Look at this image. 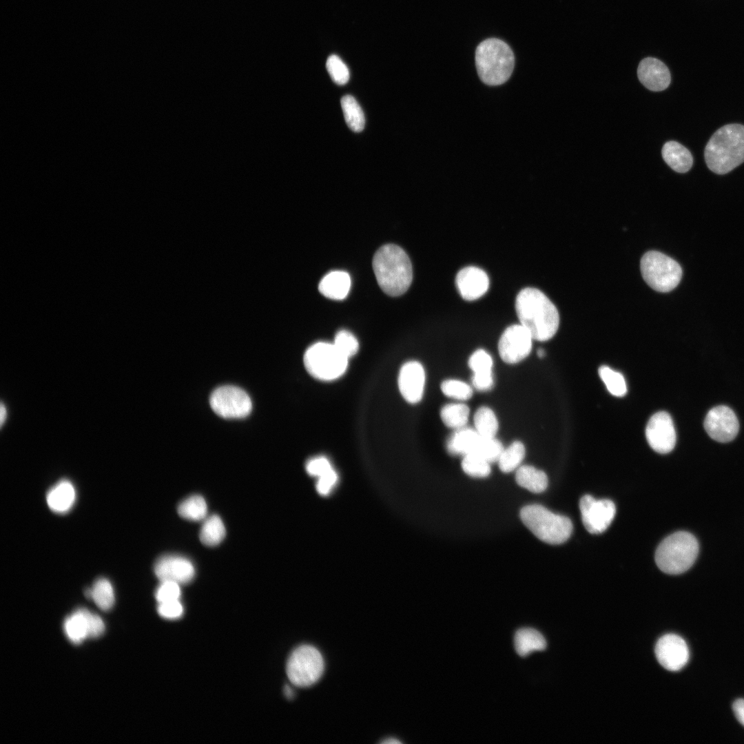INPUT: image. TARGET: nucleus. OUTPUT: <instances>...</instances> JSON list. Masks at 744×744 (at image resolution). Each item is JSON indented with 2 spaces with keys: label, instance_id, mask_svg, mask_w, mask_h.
<instances>
[{
  "label": "nucleus",
  "instance_id": "obj_1",
  "mask_svg": "<svg viewBox=\"0 0 744 744\" xmlns=\"http://www.w3.org/2000/svg\"><path fill=\"white\" fill-rule=\"evenodd\" d=\"M515 309L520 324L537 341L551 339L557 333L559 316L555 304L540 290L526 287L518 293Z\"/></svg>",
  "mask_w": 744,
  "mask_h": 744
},
{
  "label": "nucleus",
  "instance_id": "obj_2",
  "mask_svg": "<svg viewBox=\"0 0 744 744\" xmlns=\"http://www.w3.org/2000/svg\"><path fill=\"white\" fill-rule=\"evenodd\" d=\"M373 269L382 290L389 296L405 293L413 280L411 262L399 246L388 244L381 247L373 259Z\"/></svg>",
  "mask_w": 744,
  "mask_h": 744
},
{
  "label": "nucleus",
  "instance_id": "obj_3",
  "mask_svg": "<svg viewBox=\"0 0 744 744\" xmlns=\"http://www.w3.org/2000/svg\"><path fill=\"white\" fill-rule=\"evenodd\" d=\"M708 168L725 174L744 162V125H725L717 130L707 142L704 152Z\"/></svg>",
  "mask_w": 744,
  "mask_h": 744
},
{
  "label": "nucleus",
  "instance_id": "obj_4",
  "mask_svg": "<svg viewBox=\"0 0 744 744\" xmlns=\"http://www.w3.org/2000/svg\"><path fill=\"white\" fill-rule=\"evenodd\" d=\"M475 65L481 81L488 85L503 84L511 76L515 56L504 41L490 38L481 42L475 51Z\"/></svg>",
  "mask_w": 744,
  "mask_h": 744
},
{
  "label": "nucleus",
  "instance_id": "obj_5",
  "mask_svg": "<svg viewBox=\"0 0 744 744\" xmlns=\"http://www.w3.org/2000/svg\"><path fill=\"white\" fill-rule=\"evenodd\" d=\"M696 537L686 531H678L665 537L658 546L656 564L665 573L679 575L687 571L699 554Z\"/></svg>",
  "mask_w": 744,
  "mask_h": 744
},
{
  "label": "nucleus",
  "instance_id": "obj_6",
  "mask_svg": "<svg viewBox=\"0 0 744 744\" xmlns=\"http://www.w3.org/2000/svg\"><path fill=\"white\" fill-rule=\"evenodd\" d=\"M519 516L534 535L549 544L565 542L572 532V524L568 517L553 513L539 504L525 506Z\"/></svg>",
  "mask_w": 744,
  "mask_h": 744
},
{
  "label": "nucleus",
  "instance_id": "obj_7",
  "mask_svg": "<svg viewBox=\"0 0 744 744\" xmlns=\"http://www.w3.org/2000/svg\"><path fill=\"white\" fill-rule=\"evenodd\" d=\"M640 269L648 285L663 293L673 290L679 284L683 274L681 267L676 260L657 251L644 254Z\"/></svg>",
  "mask_w": 744,
  "mask_h": 744
},
{
  "label": "nucleus",
  "instance_id": "obj_8",
  "mask_svg": "<svg viewBox=\"0 0 744 744\" xmlns=\"http://www.w3.org/2000/svg\"><path fill=\"white\" fill-rule=\"evenodd\" d=\"M348 358L343 355L333 343L319 342L306 351L304 366L314 378L331 381L342 376L347 370Z\"/></svg>",
  "mask_w": 744,
  "mask_h": 744
},
{
  "label": "nucleus",
  "instance_id": "obj_9",
  "mask_svg": "<svg viewBox=\"0 0 744 744\" xmlns=\"http://www.w3.org/2000/svg\"><path fill=\"white\" fill-rule=\"evenodd\" d=\"M324 664L320 652L313 646L302 645L290 654L287 663L289 681L298 687H308L318 681Z\"/></svg>",
  "mask_w": 744,
  "mask_h": 744
},
{
  "label": "nucleus",
  "instance_id": "obj_10",
  "mask_svg": "<svg viewBox=\"0 0 744 744\" xmlns=\"http://www.w3.org/2000/svg\"><path fill=\"white\" fill-rule=\"evenodd\" d=\"M209 403L212 410L225 419L245 417L252 409L248 394L242 389L231 385L216 388L210 395Z\"/></svg>",
  "mask_w": 744,
  "mask_h": 744
},
{
  "label": "nucleus",
  "instance_id": "obj_11",
  "mask_svg": "<svg viewBox=\"0 0 744 744\" xmlns=\"http://www.w3.org/2000/svg\"><path fill=\"white\" fill-rule=\"evenodd\" d=\"M581 519L586 529L592 534L604 532L611 524L616 514V507L610 499H597L589 495L579 502Z\"/></svg>",
  "mask_w": 744,
  "mask_h": 744
},
{
  "label": "nucleus",
  "instance_id": "obj_12",
  "mask_svg": "<svg viewBox=\"0 0 744 744\" xmlns=\"http://www.w3.org/2000/svg\"><path fill=\"white\" fill-rule=\"evenodd\" d=\"M533 338L528 330L520 324L507 327L498 342L499 354L508 364H515L525 359L530 353Z\"/></svg>",
  "mask_w": 744,
  "mask_h": 744
},
{
  "label": "nucleus",
  "instance_id": "obj_13",
  "mask_svg": "<svg viewBox=\"0 0 744 744\" xmlns=\"http://www.w3.org/2000/svg\"><path fill=\"white\" fill-rule=\"evenodd\" d=\"M645 437L654 451L662 454L672 451L676 444V435L670 414L665 411L654 413L647 424Z\"/></svg>",
  "mask_w": 744,
  "mask_h": 744
},
{
  "label": "nucleus",
  "instance_id": "obj_14",
  "mask_svg": "<svg viewBox=\"0 0 744 744\" xmlns=\"http://www.w3.org/2000/svg\"><path fill=\"white\" fill-rule=\"evenodd\" d=\"M704 428L712 439L725 443L736 437L739 424L734 412L727 406L721 405L708 411L704 420Z\"/></svg>",
  "mask_w": 744,
  "mask_h": 744
},
{
  "label": "nucleus",
  "instance_id": "obj_15",
  "mask_svg": "<svg viewBox=\"0 0 744 744\" xmlns=\"http://www.w3.org/2000/svg\"><path fill=\"white\" fill-rule=\"evenodd\" d=\"M655 655L665 669L676 672L688 662L690 653L688 645L680 636L668 634L661 637L655 646Z\"/></svg>",
  "mask_w": 744,
  "mask_h": 744
},
{
  "label": "nucleus",
  "instance_id": "obj_16",
  "mask_svg": "<svg viewBox=\"0 0 744 744\" xmlns=\"http://www.w3.org/2000/svg\"><path fill=\"white\" fill-rule=\"evenodd\" d=\"M154 573L161 581L178 584L191 581L195 575L193 564L187 559L176 555L160 557L154 564Z\"/></svg>",
  "mask_w": 744,
  "mask_h": 744
},
{
  "label": "nucleus",
  "instance_id": "obj_17",
  "mask_svg": "<svg viewBox=\"0 0 744 744\" xmlns=\"http://www.w3.org/2000/svg\"><path fill=\"white\" fill-rule=\"evenodd\" d=\"M425 384V371L417 361L406 362L400 369L398 386L402 397L409 403L415 404L422 398Z\"/></svg>",
  "mask_w": 744,
  "mask_h": 744
},
{
  "label": "nucleus",
  "instance_id": "obj_18",
  "mask_svg": "<svg viewBox=\"0 0 744 744\" xmlns=\"http://www.w3.org/2000/svg\"><path fill=\"white\" fill-rule=\"evenodd\" d=\"M455 282L462 298L468 301L479 298L489 287V278L486 273L473 266L461 269L456 276Z\"/></svg>",
  "mask_w": 744,
  "mask_h": 744
},
{
  "label": "nucleus",
  "instance_id": "obj_19",
  "mask_svg": "<svg viewBox=\"0 0 744 744\" xmlns=\"http://www.w3.org/2000/svg\"><path fill=\"white\" fill-rule=\"evenodd\" d=\"M640 82L648 89L660 92L666 89L671 81L669 69L661 61L646 57L641 61L637 68Z\"/></svg>",
  "mask_w": 744,
  "mask_h": 744
},
{
  "label": "nucleus",
  "instance_id": "obj_20",
  "mask_svg": "<svg viewBox=\"0 0 744 744\" xmlns=\"http://www.w3.org/2000/svg\"><path fill=\"white\" fill-rule=\"evenodd\" d=\"M485 441L486 437L480 435L476 430L462 427L451 435L446 448L451 455L473 454L480 456Z\"/></svg>",
  "mask_w": 744,
  "mask_h": 744
},
{
  "label": "nucleus",
  "instance_id": "obj_21",
  "mask_svg": "<svg viewBox=\"0 0 744 744\" xmlns=\"http://www.w3.org/2000/svg\"><path fill=\"white\" fill-rule=\"evenodd\" d=\"M76 500V491L73 484L67 479L56 483L46 495L47 504L54 513H65L73 506Z\"/></svg>",
  "mask_w": 744,
  "mask_h": 744
},
{
  "label": "nucleus",
  "instance_id": "obj_22",
  "mask_svg": "<svg viewBox=\"0 0 744 744\" xmlns=\"http://www.w3.org/2000/svg\"><path fill=\"white\" fill-rule=\"evenodd\" d=\"M351 287V278L348 273L334 271L327 274L319 284L320 292L333 300H342L348 294Z\"/></svg>",
  "mask_w": 744,
  "mask_h": 744
},
{
  "label": "nucleus",
  "instance_id": "obj_23",
  "mask_svg": "<svg viewBox=\"0 0 744 744\" xmlns=\"http://www.w3.org/2000/svg\"><path fill=\"white\" fill-rule=\"evenodd\" d=\"M661 153L665 162L676 172L685 173L693 165L690 152L678 142L671 141L665 143Z\"/></svg>",
  "mask_w": 744,
  "mask_h": 744
},
{
  "label": "nucleus",
  "instance_id": "obj_24",
  "mask_svg": "<svg viewBox=\"0 0 744 744\" xmlns=\"http://www.w3.org/2000/svg\"><path fill=\"white\" fill-rule=\"evenodd\" d=\"M514 643L516 652L521 657L543 650L546 647L544 636L537 630L529 628L518 630L515 634Z\"/></svg>",
  "mask_w": 744,
  "mask_h": 744
},
{
  "label": "nucleus",
  "instance_id": "obj_25",
  "mask_svg": "<svg viewBox=\"0 0 744 744\" xmlns=\"http://www.w3.org/2000/svg\"><path fill=\"white\" fill-rule=\"evenodd\" d=\"M515 480L519 486L534 493L544 491L548 483V477L544 471L530 465H524L517 468Z\"/></svg>",
  "mask_w": 744,
  "mask_h": 744
},
{
  "label": "nucleus",
  "instance_id": "obj_26",
  "mask_svg": "<svg viewBox=\"0 0 744 744\" xmlns=\"http://www.w3.org/2000/svg\"><path fill=\"white\" fill-rule=\"evenodd\" d=\"M86 610L85 608H79L65 619V633L68 639L74 644H79L88 637Z\"/></svg>",
  "mask_w": 744,
  "mask_h": 744
},
{
  "label": "nucleus",
  "instance_id": "obj_27",
  "mask_svg": "<svg viewBox=\"0 0 744 744\" xmlns=\"http://www.w3.org/2000/svg\"><path fill=\"white\" fill-rule=\"evenodd\" d=\"M225 527L220 517L213 515L207 518L200 531V541L207 546L218 545L225 538Z\"/></svg>",
  "mask_w": 744,
  "mask_h": 744
},
{
  "label": "nucleus",
  "instance_id": "obj_28",
  "mask_svg": "<svg viewBox=\"0 0 744 744\" xmlns=\"http://www.w3.org/2000/svg\"><path fill=\"white\" fill-rule=\"evenodd\" d=\"M340 103L348 127L355 132L362 131L365 125L364 115L355 98L346 95L341 99Z\"/></svg>",
  "mask_w": 744,
  "mask_h": 744
},
{
  "label": "nucleus",
  "instance_id": "obj_29",
  "mask_svg": "<svg viewBox=\"0 0 744 744\" xmlns=\"http://www.w3.org/2000/svg\"><path fill=\"white\" fill-rule=\"evenodd\" d=\"M469 407L462 403H452L444 405L440 411V417L444 424L452 428L464 427L468 420Z\"/></svg>",
  "mask_w": 744,
  "mask_h": 744
},
{
  "label": "nucleus",
  "instance_id": "obj_30",
  "mask_svg": "<svg viewBox=\"0 0 744 744\" xmlns=\"http://www.w3.org/2000/svg\"><path fill=\"white\" fill-rule=\"evenodd\" d=\"M179 515L187 520L200 521L207 515V506L205 499L200 495H192L183 500L178 506Z\"/></svg>",
  "mask_w": 744,
  "mask_h": 744
},
{
  "label": "nucleus",
  "instance_id": "obj_31",
  "mask_svg": "<svg viewBox=\"0 0 744 744\" xmlns=\"http://www.w3.org/2000/svg\"><path fill=\"white\" fill-rule=\"evenodd\" d=\"M525 446L520 441H515L504 448L497 462L500 471L510 473L517 468L525 456Z\"/></svg>",
  "mask_w": 744,
  "mask_h": 744
},
{
  "label": "nucleus",
  "instance_id": "obj_32",
  "mask_svg": "<svg viewBox=\"0 0 744 744\" xmlns=\"http://www.w3.org/2000/svg\"><path fill=\"white\" fill-rule=\"evenodd\" d=\"M474 424L477 433L484 437H495L498 431V421L492 409L481 406L474 415Z\"/></svg>",
  "mask_w": 744,
  "mask_h": 744
},
{
  "label": "nucleus",
  "instance_id": "obj_33",
  "mask_svg": "<svg viewBox=\"0 0 744 744\" xmlns=\"http://www.w3.org/2000/svg\"><path fill=\"white\" fill-rule=\"evenodd\" d=\"M91 592V599L101 610L107 611L113 607L115 601L114 592L109 580L105 578L98 579L92 587Z\"/></svg>",
  "mask_w": 744,
  "mask_h": 744
},
{
  "label": "nucleus",
  "instance_id": "obj_34",
  "mask_svg": "<svg viewBox=\"0 0 744 744\" xmlns=\"http://www.w3.org/2000/svg\"><path fill=\"white\" fill-rule=\"evenodd\" d=\"M599 374L608 391L612 395L617 397L626 395L627 386L621 373L603 365L599 369Z\"/></svg>",
  "mask_w": 744,
  "mask_h": 744
},
{
  "label": "nucleus",
  "instance_id": "obj_35",
  "mask_svg": "<svg viewBox=\"0 0 744 744\" xmlns=\"http://www.w3.org/2000/svg\"><path fill=\"white\" fill-rule=\"evenodd\" d=\"M462 468L465 473L473 477H486L491 471L489 462L473 454L464 455Z\"/></svg>",
  "mask_w": 744,
  "mask_h": 744
},
{
  "label": "nucleus",
  "instance_id": "obj_36",
  "mask_svg": "<svg viewBox=\"0 0 744 744\" xmlns=\"http://www.w3.org/2000/svg\"><path fill=\"white\" fill-rule=\"evenodd\" d=\"M440 388L446 396L459 400H467L473 395L472 388L458 380H446L442 382Z\"/></svg>",
  "mask_w": 744,
  "mask_h": 744
},
{
  "label": "nucleus",
  "instance_id": "obj_37",
  "mask_svg": "<svg viewBox=\"0 0 744 744\" xmlns=\"http://www.w3.org/2000/svg\"><path fill=\"white\" fill-rule=\"evenodd\" d=\"M333 344L348 359L354 355L359 349L357 338L351 332L346 330H341L337 333Z\"/></svg>",
  "mask_w": 744,
  "mask_h": 744
},
{
  "label": "nucleus",
  "instance_id": "obj_38",
  "mask_svg": "<svg viewBox=\"0 0 744 744\" xmlns=\"http://www.w3.org/2000/svg\"><path fill=\"white\" fill-rule=\"evenodd\" d=\"M326 67L331 79L336 84L342 85L349 81V69L337 55L333 54L329 56Z\"/></svg>",
  "mask_w": 744,
  "mask_h": 744
},
{
  "label": "nucleus",
  "instance_id": "obj_39",
  "mask_svg": "<svg viewBox=\"0 0 744 744\" xmlns=\"http://www.w3.org/2000/svg\"><path fill=\"white\" fill-rule=\"evenodd\" d=\"M468 363L475 374L492 373L493 359L484 349L475 351L469 358Z\"/></svg>",
  "mask_w": 744,
  "mask_h": 744
},
{
  "label": "nucleus",
  "instance_id": "obj_40",
  "mask_svg": "<svg viewBox=\"0 0 744 744\" xmlns=\"http://www.w3.org/2000/svg\"><path fill=\"white\" fill-rule=\"evenodd\" d=\"M180 596L179 584L173 581H161L155 592L158 603L179 600Z\"/></svg>",
  "mask_w": 744,
  "mask_h": 744
},
{
  "label": "nucleus",
  "instance_id": "obj_41",
  "mask_svg": "<svg viewBox=\"0 0 744 744\" xmlns=\"http://www.w3.org/2000/svg\"><path fill=\"white\" fill-rule=\"evenodd\" d=\"M159 615L167 619H176L183 614V606L179 600L159 603L158 606Z\"/></svg>",
  "mask_w": 744,
  "mask_h": 744
},
{
  "label": "nucleus",
  "instance_id": "obj_42",
  "mask_svg": "<svg viewBox=\"0 0 744 744\" xmlns=\"http://www.w3.org/2000/svg\"><path fill=\"white\" fill-rule=\"evenodd\" d=\"M333 468L328 459L324 457H317L309 460L306 464L308 473L316 477H320Z\"/></svg>",
  "mask_w": 744,
  "mask_h": 744
},
{
  "label": "nucleus",
  "instance_id": "obj_43",
  "mask_svg": "<svg viewBox=\"0 0 744 744\" xmlns=\"http://www.w3.org/2000/svg\"><path fill=\"white\" fill-rule=\"evenodd\" d=\"M338 477L333 468L318 477L316 488L322 495H328L336 485Z\"/></svg>",
  "mask_w": 744,
  "mask_h": 744
},
{
  "label": "nucleus",
  "instance_id": "obj_44",
  "mask_svg": "<svg viewBox=\"0 0 744 744\" xmlns=\"http://www.w3.org/2000/svg\"><path fill=\"white\" fill-rule=\"evenodd\" d=\"M86 619L87 623L88 637L96 638L103 634L105 631V624L99 615L93 614L87 610Z\"/></svg>",
  "mask_w": 744,
  "mask_h": 744
},
{
  "label": "nucleus",
  "instance_id": "obj_45",
  "mask_svg": "<svg viewBox=\"0 0 744 744\" xmlns=\"http://www.w3.org/2000/svg\"><path fill=\"white\" fill-rule=\"evenodd\" d=\"M472 383L474 387L479 391H488L493 386V378L492 373H473Z\"/></svg>",
  "mask_w": 744,
  "mask_h": 744
},
{
  "label": "nucleus",
  "instance_id": "obj_46",
  "mask_svg": "<svg viewBox=\"0 0 744 744\" xmlns=\"http://www.w3.org/2000/svg\"><path fill=\"white\" fill-rule=\"evenodd\" d=\"M732 707L737 720L744 726V699L735 701Z\"/></svg>",
  "mask_w": 744,
  "mask_h": 744
},
{
  "label": "nucleus",
  "instance_id": "obj_47",
  "mask_svg": "<svg viewBox=\"0 0 744 744\" xmlns=\"http://www.w3.org/2000/svg\"><path fill=\"white\" fill-rule=\"evenodd\" d=\"M6 409L4 407L3 404H1V425L3 424V421H4L5 418H6Z\"/></svg>",
  "mask_w": 744,
  "mask_h": 744
},
{
  "label": "nucleus",
  "instance_id": "obj_48",
  "mask_svg": "<svg viewBox=\"0 0 744 744\" xmlns=\"http://www.w3.org/2000/svg\"><path fill=\"white\" fill-rule=\"evenodd\" d=\"M382 743H384V744H399V743H401V742L400 741H398L397 739H395V738H389L387 740H385V741H382Z\"/></svg>",
  "mask_w": 744,
  "mask_h": 744
},
{
  "label": "nucleus",
  "instance_id": "obj_49",
  "mask_svg": "<svg viewBox=\"0 0 744 744\" xmlns=\"http://www.w3.org/2000/svg\"><path fill=\"white\" fill-rule=\"evenodd\" d=\"M285 693L286 696L287 697H289V698L291 697L292 695H293V692L291 691V688L289 686L285 687Z\"/></svg>",
  "mask_w": 744,
  "mask_h": 744
},
{
  "label": "nucleus",
  "instance_id": "obj_50",
  "mask_svg": "<svg viewBox=\"0 0 744 744\" xmlns=\"http://www.w3.org/2000/svg\"><path fill=\"white\" fill-rule=\"evenodd\" d=\"M537 354L538 357L543 358L545 355V351L543 349L540 348L537 350Z\"/></svg>",
  "mask_w": 744,
  "mask_h": 744
}]
</instances>
